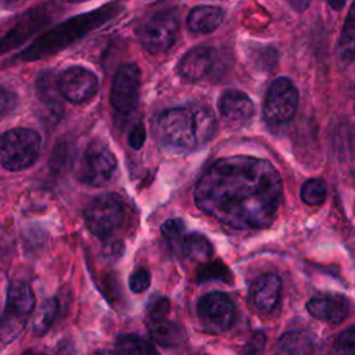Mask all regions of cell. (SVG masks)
Segmentation results:
<instances>
[{"label": "cell", "instance_id": "obj_1", "mask_svg": "<svg viewBox=\"0 0 355 355\" xmlns=\"http://www.w3.org/2000/svg\"><path fill=\"white\" fill-rule=\"evenodd\" d=\"M282 178L266 159L234 155L212 162L194 189L196 205L233 229L268 227L277 212Z\"/></svg>", "mask_w": 355, "mask_h": 355}, {"label": "cell", "instance_id": "obj_2", "mask_svg": "<svg viewBox=\"0 0 355 355\" xmlns=\"http://www.w3.org/2000/svg\"><path fill=\"white\" fill-rule=\"evenodd\" d=\"M215 130L216 119L214 112L201 104L168 108L155 121L158 139L175 150H196L208 143Z\"/></svg>", "mask_w": 355, "mask_h": 355}, {"label": "cell", "instance_id": "obj_3", "mask_svg": "<svg viewBox=\"0 0 355 355\" xmlns=\"http://www.w3.org/2000/svg\"><path fill=\"white\" fill-rule=\"evenodd\" d=\"M40 136L28 128H14L3 133L0 161L4 169L17 172L29 168L40 151Z\"/></svg>", "mask_w": 355, "mask_h": 355}, {"label": "cell", "instance_id": "obj_4", "mask_svg": "<svg viewBox=\"0 0 355 355\" xmlns=\"http://www.w3.org/2000/svg\"><path fill=\"white\" fill-rule=\"evenodd\" d=\"M179 12L165 10L147 19L139 29V40L150 54H161L172 47L178 37Z\"/></svg>", "mask_w": 355, "mask_h": 355}, {"label": "cell", "instance_id": "obj_5", "mask_svg": "<svg viewBox=\"0 0 355 355\" xmlns=\"http://www.w3.org/2000/svg\"><path fill=\"white\" fill-rule=\"evenodd\" d=\"M116 169V158L107 144L103 141H92L85 150L76 178L90 186H104L111 180Z\"/></svg>", "mask_w": 355, "mask_h": 355}, {"label": "cell", "instance_id": "obj_6", "mask_svg": "<svg viewBox=\"0 0 355 355\" xmlns=\"http://www.w3.org/2000/svg\"><path fill=\"white\" fill-rule=\"evenodd\" d=\"M125 219V208L114 196H101L93 200L85 209V222L92 234L97 239H108Z\"/></svg>", "mask_w": 355, "mask_h": 355}, {"label": "cell", "instance_id": "obj_7", "mask_svg": "<svg viewBox=\"0 0 355 355\" xmlns=\"http://www.w3.org/2000/svg\"><path fill=\"white\" fill-rule=\"evenodd\" d=\"M298 107V90L288 78H277L269 86L263 116L270 125H283L291 121Z\"/></svg>", "mask_w": 355, "mask_h": 355}, {"label": "cell", "instance_id": "obj_8", "mask_svg": "<svg viewBox=\"0 0 355 355\" xmlns=\"http://www.w3.org/2000/svg\"><path fill=\"white\" fill-rule=\"evenodd\" d=\"M197 315L207 331L218 334L232 326L234 320V304L225 293H208L200 298Z\"/></svg>", "mask_w": 355, "mask_h": 355}, {"label": "cell", "instance_id": "obj_9", "mask_svg": "<svg viewBox=\"0 0 355 355\" xmlns=\"http://www.w3.org/2000/svg\"><path fill=\"white\" fill-rule=\"evenodd\" d=\"M140 89V68L133 64H123L116 71L111 86V105L121 114L130 112L139 98Z\"/></svg>", "mask_w": 355, "mask_h": 355}, {"label": "cell", "instance_id": "obj_10", "mask_svg": "<svg viewBox=\"0 0 355 355\" xmlns=\"http://www.w3.org/2000/svg\"><path fill=\"white\" fill-rule=\"evenodd\" d=\"M57 90L71 103H85L97 93L98 80L92 71L71 67L58 76Z\"/></svg>", "mask_w": 355, "mask_h": 355}, {"label": "cell", "instance_id": "obj_11", "mask_svg": "<svg viewBox=\"0 0 355 355\" xmlns=\"http://www.w3.org/2000/svg\"><path fill=\"white\" fill-rule=\"evenodd\" d=\"M218 107L225 122L233 126L247 123L254 115V104L251 98L237 89L225 90L219 98Z\"/></svg>", "mask_w": 355, "mask_h": 355}, {"label": "cell", "instance_id": "obj_12", "mask_svg": "<svg viewBox=\"0 0 355 355\" xmlns=\"http://www.w3.org/2000/svg\"><path fill=\"white\" fill-rule=\"evenodd\" d=\"M215 62V50L207 46H197L189 50L178 64V73L187 82H197L205 78Z\"/></svg>", "mask_w": 355, "mask_h": 355}, {"label": "cell", "instance_id": "obj_13", "mask_svg": "<svg viewBox=\"0 0 355 355\" xmlns=\"http://www.w3.org/2000/svg\"><path fill=\"white\" fill-rule=\"evenodd\" d=\"M306 311L319 320L338 324L348 318L351 304L344 295L330 294L311 298L306 302Z\"/></svg>", "mask_w": 355, "mask_h": 355}, {"label": "cell", "instance_id": "obj_14", "mask_svg": "<svg viewBox=\"0 0 355 355\" xmlns=\"http://www.w3.org/2000/svg\"><path fill=\"white\" fill-rule=\"evenodd\" d=\"M35 308V295L31 286L25 282H14L8 286L7 300H6V315L26 319L33 312Z\"/></svg>", "mask_w": 355, "mask_h": 355}, {"label": "cell", "instance_id": "obj_15", "mask_svg": "<svg viewBox=\"0 0 355 355\" xmlns=\"http://www.w3.org/2000/svg\"><path fill=\"white\" fill-rule=\"evenodd\" d=\"M282 280L276 273H266L259 276L251 287V298L255 306L262 312H270L280 295Z\"/></svg>", "mask_w": 355, "mask_h": 355}, {"label": "cell", "instance_id": "obj_16", "mask_svg": "<svg viewBox=\"0 0 355 355\" xmlns=\"http://www.w3.org/2000/svg\"><path fill=\"white\" fill-rule=\"evenodd\" d=\"M225 17V12L219 7L198 6L194 7L187 17V26L191 32L209 33L215 31Z\"/></svg>", "mask_w": 355, "mask_h": 355}, {"label": "cell", "instance_id": "obj_17", "mask_svg": "<svg viewBox=\"0 0 355 355\" xmlns=\"http://www.w3.org/2000/svg\"><path fill=\"white\" fill-rule=\"evenodd\" d=\"M313 351V340L305 331L284 333L276 347L275 355H311Z\"/></svg>", "mask_w": 355, "mask_h": 355}, {"label": "cell", "instance_id": "obj_18", "mask_svg": "<svg viewBox=\"0 0 355 355\" xmlns=\"http://www.w3.org/2000/svg\"><path fill=\"white\" fill-rule=\"evenodd\" d=\"M337 58L341 64H348L355 58V0L345 17L337 42Z\"/></svg>", "mask_w": 355, "mask_h": 355}, {"label": "cell", "instance_id": "obj_19", "mask_svg": "<svg viewBox=\"0 0 355 355\" xmlns=\"http://www.w3.org/2000/svg\"><path fill=\"white\" fill-rule=\"evenodd\" d=\"M182 254L193 262H207L212 258L214 250L211 243L198 233H191L184 236L182 244H180Z\"/></svg>", "mask_w": 355, "mask_h": 355}, {"label": "cell", "instance_id": "obj_20", "mask_svg": "<svg viewBox=\"0 0 355 355\" xmlns=\"http://www.w3.org/2000/svg\"><path fill=\"white\" fill-rule=\"evenodd\" d=\"M150 333L153 336V340L162 347H176L184 338L182 327L178 326L176 323L168 322L166 319L151 320Z\"/></svg>", "mask_w": 355, "mask_h": 355}, {"label": "cell", "instance_id": "obj_21", "mask_svg": "<svg viewBox=\"0 0 355 355\" xmlns=\"http://www.w3.org/2000/svg\"><path fill=\"white\" fill-rule=\"evenodd\" d=\"M57 309H58V302L55 298H49V300H44L37 312L35 313V318H33V331L35 334L37 336H42L44 334L49 327L53 324L54 319H55V315H57Z\"/></svg>", "mask_w": 355, "mask_h": 355}, {"label": "cell", "instance_id": "obj_22", "mask_svg": "<svg viewBox=\"0 0 355 355\" xmlns=\"http://www.w3.org/2000/svg\"><path fill=\"white\" fill-rule=\"evenodd\" d=\"M146 352H151L150 345L136 336L123 334L118 337L112 355H146Z\"/></svg>", "mask_w": 355, "mask_h": 355}, {"label": "cell", "instance_id": "obj_23", "mask_svg": "<svg viewBox=\"0 0 355 355\" xmlns=\"http://www.w3.org/2000/svg\"><path fill=\"white\" fill-rule=\"evenodd\" d=\"M327 187L322 179H308L301 186V198L308 205H320L326 200Z\"/></svg>", "mask_w": 355, "mask_h": 355}, {"label": "cell", "instance_id": "obj_24", "mask_svg": "<svg viewBox=\"0 0 355 355\" xmlns=\"http://www.w3.org/2000/svg\"><path fill=\"white\" fill-rule=\"evenodd\" d=\"M330 355H355V326L343 330L336 337Z\"/></svg>", "mask_w": 355, "mask_h": 355}, {"label": "cell", "instance_id": "obj_25", "mask_svg": "<svg viewBox=\"0 0 355 355\" xmlns=\"http://www.w3.org/2000/svg\"><path fill=\"white\" fill-rule=\"evenodd\" d=\"M161 233L172 245L180 247L184 239V223L180 219H169L162 223Z\"/></svg>", "mask_w": 355, "mask_h": 355}, {"label": "cell", "instance_id": "obj_26", "mask_svg": "<svg viewBox=\"0 0 355 355\" xmlns=\"http://www.w3.org/2000/svg\"><path fill=\"white\" fill-rule=\"evenodd\" d=\"M150 282H151V277H150V273L148 270L140 268V269H136L130 277H129V287L133 293L136 294H140L143 291H146L150 286Z\"/></svg>", "mask_w": 355, "mask_h": 355}, {"label": "cell", "instance_id": "obj_27", "mask_svg": "<svg viewBox=\"0 0 355 355\" xmlns=\"http://www.w3.org/2000/svg\"><path fill=\"white\" fill-rule=\"evenodd\" d=\"M265 344H266L265 334L263 333H257L243 347L240 355H263Z\"/></svg>", "mask_w": 355, "mask_h": 355}, {"label": "cell", "instance_id": "obj_28", "mask_svg": "<svg viewBox=\"0 0 355 355\" xmlns=\"http://www.w3.org/2000/svg\"><path fill=\"white\" fill-rule=\"evenodd\" d=\"M169 312V301L166 298H158L155 302H153L148 308V316L150 320H162L166 319V315Z\"/></svg>", "mask_w": 355, "mask_h": 355}, {"label": "cell", "instance_id": "obj_29", "mask_svg": "<svg viewBox=\"0 0 355 355\" xmlns=\"http://www.w3.org/2000/svg\"><path fill=\"white\" fill-rule=\"evenodd\" d=\"M225 275L227 273V269L219 263V262H214V263H208L205 268L201 269L200 272V279L201 280H207V279H214V277H219V279H225Z\"/></svg>", "mask_w": 355, "mask_h": 355}, {"label": "cell", "instance_id": "obj_30", "mask_svg": "<svg viewBox=\"0 0 355 355\" xmlns=\"http://www.w3.org/2000/svg\"><path fill=\"white\" fill-rule=\"evenodd\" d=\"M146 140V130L143 128V125H136L128 137V143L133 150H140L141 146L144 144Z\"/></svg>", "mask_w": 355, "mask_h": 355}, {"label": "cell", "instance_id": "obj_31", "mask_svg": "<svg viewBox=\"0 0 355 355\" xmlns=\"http://www.w3.org/2000/svg\"><path fill=\"white\" fill-rule=\"evenodd\" d=\"M55 355H76L73 347L69 344V343H62L58 348H57V352Z\"/></svg>", "mask_w": 355, "mask_h": 355}, {"label": "cell", "instance_id": "obj_32", "mask_svg": "<svg viewBox=\"0 0 355 355\" xmlns=\"http://www.w3.org/2000/svg\"><path fill=\"white\" fill-rule=\"evenodd\" d=\"M309 1H311V0H290L291 6H293L294 8H297V10H300V11H302L304 8H306L308 4H309Z\"/></svg>", "mask_w": 355, "mask_h": 355}, {"label": "cell", "instance_id": "obj_33", "mask_svg": "<svg viewBox=\"0 0 355 355\" xmlns=\"http://www.w3.org/2000/svg\"><path fill=\"white\" fill-rule=\"evenodd\" d=\"M347 0H327L329 6L333 8V10H341L343 6L345 4Z\"/></svg>", "mask_w": 355, "mask_h": 355}, {"label": "cell", "instance_id": "obj_34", "mask_svg": "<svg viewBox=\"0 0 355 355\" xmlns=\"http://www.w3.org/2000/svg\"><path fill=\"white\" fill-rule=\"evenodd\" d=\"M24 355H43V354H37V352H32V351H26Z\"/></svg>", "mask_w": 355, "mask_h": 355}]
</instances>
